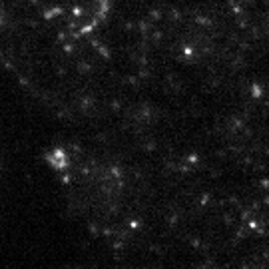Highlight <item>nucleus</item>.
Masks as SVG:
<instances>
[{"mask_svg":"<svg viewBox=\"0 0 269 269\" xmlns=\"http://www.w3.org/2000/svg\"><path fill=\"white\" fill-rule=\"evenodd\" d=\"M90 233H92V235H98V233H102V231L98 229V225H96V223H90Z\"/></svg>","mask_w":269,"mask_h":269,"instance_id":"obj_3","label":"nucleus"},{"mask_svg":"<svg viewBox=\"0 0 269 269\" xmlns=\"http://www.w3.org/2000/svg\"><path fill=\"white\" fill-rule=\"evenodd\" d=\"M112 247H114V249H122V247H124V241H122V239H116L114 243H112Z\"/></svg>","mask_w":269,"mask_h":269,"instance_id":"obj_4","label":"nucleus"},{"mask_svg":"<svg viewBox=\"0 0 269 269\" xmlns=\"http://www.w3.org/2000/svg\"><path fill=\"white\" fill-rule=\"evenodd\" d=\"M261 187H269V180H261Z\"/></svg>","mask_w":269,"mask_h":269,"instance_id":"obj_9","label":"nucleus"},{"mask_svg":"<svg viewBox=\"0 0 269 269\" xmlns=\"http://www.w3.org/2000/svg\"><path fill=\"white\" fill-rule=\"evenodd\" d=\"M102 235H106V237H110V235H114V229H110V227H104V229H102Z\"/></svg>","mask_w":269,"mask_h":269,"instance_id":"obj_5","label":"nucleus"},{"mask_svg":"<svg viewBox=\"0 0 269 269\" xmlns=\"http://www.w3.org/2000/svg\"><path fill=\"white\" fill-rule=\"evenodd\" d=\"M191 247H195V249H197V247H200V239H191Z\"/></svg>","mask_w":269,"mask_h":269,"instance_id":"obj_8","label":"nucleus"},{"mask_svg":"<svg viewBox=\"0 0 269 269\" xmlns=\"http://www.w3.org/2000/svg\"><path fill=\"white\" fill-rule=\"evenodd\" d=\"M140 225H142V223H140V221H138V219H134V221L130 223V229H138V227H140Z\"/></svg>","mask_w":269,"mask_h":269,"instance_id":"obj_6","label":"nucleus"},{"mask_svg":"<svg viewBox=\"0 0 269 269\" xmlns=\"http://www.w3.org/2000/svg\"><path fill=\"white\" fill-rule=\"evenodd\" d=\"M207 201H209V195H207V193H206V195H203V197H201V201H200V203H201V206H206V203H207Z\"/></svg>","mask_w":269,"mask_h":269,"instance_id":"obj_7","label":"nucleus"},{"mask_svg":"<svg viewBox=\"0 0 269 269\" xmlns=\"http://www.w3.org/2000/svg\"><path fill=\"white\" fill-rule=\"evenodd\" d=\"M251 211H253V209H241V221H249L251 219Z\"/></svg>","mask_w":269,"mask_h":269,"instance_id":"obj_2","label":"nucleus"},{"mask_svg":"<svg viewBox=\"0 0 269 269\" xmlns=\"http://www.w3.org/2000/svg\"><path fill=\"white\" fill-rule=\"evenodd\" d=\"M48 161H50L56 170H62V168H66V165H68V158H66V154H64L60 148H56L50 155H48Z\"/></svg>","mask_w":269,"mask_h":269,"instance_id":"obj_1","label":"nucleus"}]
</instances>
